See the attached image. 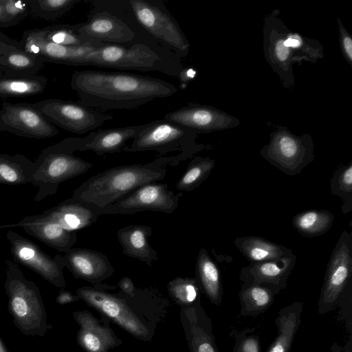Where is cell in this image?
Returning <instances> with one entry per match:
<instances>
[{"instance_id": "obj_1", "label": "cell", "mask_w": 352, "mask_h": 352, "mask_svg": "<svg viewBox=\"0 0 352 352\" xmlns=\"http://www.w3.org/2000/svg\"><path fill=\"white\" fill-rule=\"evenodd\" d=\"M71 87L80 102L102 110L135 109L178 91L173 84L153 76L96 70L75 72Z\"/></svg>"}, {"instance_id": "obj_2", "label": "cell", "mask_w": 352, "mask_h": 352, "mask_svg": "<svg viewBox=\"0 0 352 352\" xmlns=\"http://www.w3.org/2000/svg\"><path fill=\"white\" fill-rule=\"evenodd\" d=\"M168 165H177L175 155L160 157L144 164H127L107 169L82 183L73 191L72 198L102 209L139 186L163 179Z\"/></svg>"}, {"instance_id": "obj_3", "label": "cell", "mask_w": 352, "mask_h": 352, "mask_svg": "<svg viewBox=\"0 0 352 352\" xmlns=\"http://www.w3.org/2000/svg\"><path fill=\"white\" fill-rule=\"evenodd\" d=\"M6 265L4 288L14 326L24 336L44 337L52 326L47 322L39 287L25 277L15 261L7 260Z\"/></svg>"}, {"instance_id": "obj_4", "label": "cell", "mask_w": 352, "mask_h": 352, "mask_svg": "<svg viewBox=\"0 0 352 352\" xmlns=\"http://www.w3.org/2000/svg\"><path fill=\"white\" fill-rule=\"evenodd\" d=\"M81 140L82 138H67L42 151L34 162L31 182L38 188L36 201L55 195L61 183L87 173L93 166L92 163L74 155L80 150Z\"/></svg>"}, {"instance_id": "obj_5", "label": "cell", "mask_w": 352, "mask_h": 352, "mask_svg": "<svg viewBox=\"0 0 352 352\" xmlns=\"http://www.w3.org/2000/svg\"><path fill=\"white\" fill-rule=\"evenodd\" d=\"M88 65L131 69L141 72H160L180 77L184 67L179 58L144 43L131 47L108 44L96 48L88 55Z\"/></svg>"}, {"instance_id": "obj_6", "label": "cell", "mask_w": 352, "mask_h": 352, "mask_svg": "<svg viewBox=\"0 0 352 352\" xmlns=\"http://www.w3.org/2000/svg\"><path fill=\"white\" fill-rule=\"evenodd\" d=\"M198 133L180 124L164 119L146 124L133 139L124 152L155 151L160 155L180 151L175 155L179 164L189 159L206 146L196 142Z\"/></svg>"}, {"instance_id": "obj_7", "label": "cell", "mask_w": 352, "mask_h": 352, "mask_svg": "<svg viewBox=\"0 0 352 352\" xmlns=\"http://www.w3.org/2000/svg\"><path fill=\"white\" fill-rule=\"evenodd\" d=\"M135 20L178 58L188 54L190 43L175 18L159 0H130Z\"/></svg>"}, {"instance_id": "obj_8", "label": "cell", "mask_w": 352, "mask_h": 352, "mask_svg": "<svg viewBox=\"0 0 352 352\" xmlns=\"http://www.w3.org/2000/svg\"><path fill=\"white\" fill-rule=\"evenodd\" d=\"M31 105L54 125L76 134L91 131L113 119L111 114L86 106L79 101L51 98Z\"/></svg>"}, {"instance_id": "obj_9", "label": "cell", "mask_w": 352, "mask_h": 352, "mask_svg": "<svg viewBox=\"0 0 352 352\" xmlns=\"http://www.w3.org/2000/svg\"><path fill=\"white\" fill-rule=\"evenodd\" d=\"M352 276V234L344 230L329 260L320 292L318 310L321 315L331 311L339 302Z\"/></svg>"}, {"instance_id": "obj_10", "label": "cell", "mask_w": 352, "mask_h": 352, "mask_svg": "<svg viewBox=\"0 0 352 352\" xmlns=\"http://www.w3.org/2000/svg\"><path fill=\"white\" fill-rule=\"evenodd\" d=\"M182 192L175 193L166 184H145L101 209L102 214H131L144 211L170 214L177 208Z\"/></svg>"}, {"instance_id": "obj_11", "label": "cell", "mask_w": 352, "mask_h": 352, "mask_svg": "<svg viewBox=\"0 0 352 352\" xmlns=\"http://www.w3.org/2000/svg\"><path fill=\"white\" fill-rule=\"evenodd\" d=\"M261 155L287 175L293 176L314 160V144L309 137H296L286 131H277Z\"/></svg>"}, {"instance_id": "obj_12", "label": "cell", "mask_w": 352, "mask_h": 352, "mask_svg": "<svg viewBox=\"0 0 352 352\" xmlns=\"http://www.w3.org/2000/svg\"><path fill=\"white\" fill-rule=\"evenodd\" d=\"M6 237L16 262L30 268L58 288L66 287L63 275L65 264L63 255L56 254L52 257L36 243L12 230L6 233Z\"/></svg>"}, {"instance_id": "obj_13", "label": "cell", "mask_w": 352, "mask_h": 352, "mask_svg": "<svg viewBox=\"0 0 352 352\" xmlns=\"http://www.w3.org/2000/svg\"><path fill=\"white\" fill-rule=\"evenodd\" d=\"M104 289L85 286L76 290V295L86 304L113 320L132 336L146 340L149 336V331L144 323L122 298L108 293Z\"/></svg>"}, {"instance_id": "obj_14", "label": "cell", "mask_w": 352, "mask_h": 352, "mask_svg": "<svg viewBox=\"0 0 352 352\" xmlns=\"http://www.w3.org/2000/svg\"><path fill=\"white\" fill-rule=\"evenodd\" d=\"M0 131L34 139H45L59 133L57 128L30 103L3 101Z\"/></svg>"}, {"instance_id": "obj_15", "label": "cell", "mask_w": 352, "mask_h": 352, "mask_svg": "<svg viewBox=\"0 0 352 352\" xmlns=\"http://www.w3.org/2000/svg\"><path fill=\"white\" fill-rule=\"evenodd\" d=\"M21 43L25 52L41 56L45 62L70 66H87L89 52L98 47H71L46 41L39 29L24 32Z\"/></svg>"}, {"instance_id": "obj_16", "label": "cell", "mask_w": 352, "mask_h": 352, "mask_svg": "<svg viewBox=\"0 0 352 352\" xmlns=\"http://www.w3.org/2000/svg\"><path fill=\"white\" fill-rule=\"evenodd\" d=\"M65 267L77 278L91 283L93 287L112 288L102 283L114 273V268L103 253L87 248H72L63 255Z\"/></svg>"}, {"instance_id": "obj_17", "label": "cell", "mask_w": 352, "mask_h": 352, "mask_svg": "<svg viewBox=\"0 0 352 352\" xmlns=\"http://www.w3.org/2000/svg\"><path fill=\"white\" fill-rule=\"evenodd\" d=\"M296 263L292 253L281 258L250 263L241 269L239 275L243 284H257L272 289L276 294L284 289Z\"/></svg>"}, {"instance_id": "obj_18", "label": "cell", "mask_w": 352, "mask_h": 352, "mask_svg": "<svg viewBox=\"0 0 352 352\" xmlns=\"http://www.w3.org/2000/svg\"><path fill=\"white\" fill-rule=\"evenodd\" d=\"M80 36L86 40L104 43H127L135 38L134 31L120 18L107 11L95 12L78 23Z\"/></svg>"}, {"instance_id": "obj_19", "label": "cell", "mask_w": 352, "mask_h": 352, "mask_svg": "<svg viewBox=\"0 0 352 352\" xmlns=\"http://www.w3.org/2000/svg\"><path fill=\"white\" fill-rule=\"evenodd\" d=\"M73 317L79 326L76 340L85 352H109L122 344L109 324H104L87 310L76 311Z\"/></svg>"}, {"instance_id": "obj_20", "label": "cell", "mask_w": 352, "mask_h": 352, "mask_svg": "<svg viewBox=\"0 0 352 352\" xmlns=\"http://www.w3.org/2000/svg\"><path fill=\"white\" fill-rule=\"evenodd\" d=\"M21 227L27 233L56 250L66 253L77 241V234L58 223L40 214L28 216L19 222L3 225V228Z\"/></svg>"}, {"instance_id": "obj_21", "label": "cell", "mask_w": 352, "mask_h": 352, "mask_svg": "<svg viewBox=\"0 0 352 352\" xmlns=\"http://www.w3.org/2000/svg\"><path fill=\"white\" fill-rule=\"evenodd\" d=\"M163 119L190 129L198 134L225 128L230 122V118L219 111L196 103H190L168 113Z\"/></svg>"}, {"instance_id": "obj_22", "label": "cell", "mask_w": 352, "mask_h": 352, "mask_svg": "<svg viewBox=\"0 0 352 352\" xmlns=\"http://www.w3.org/2000/svg\"><path fill=\"white\" fill-rule=\"evenodd\" d=\"M39 214L69 231L75 232L91 226L102 212L101 208L92 204L70 197Z\"/></svg>"}, {"instance_id": "obj_23", "label": "cell", "mask_w": 352, "mask_h": 352, "mask_svg": "<svg viewBox=\"0 0 352 352\" xmlns=\"http://www.w3.org/2000/svg\"><path fill=\"white\" fill-rule=\"evenodd\" d=\"M182 320L190 352H219L212 333L211 320L200 302L183 307Z\"/></svg>"}, {"instance_id": "obj_24", "label": "cell", "mask_w": 352, "mask_h": 352, "mask_svg": "<svg viewBox=\"0 0 352 352\" xmlns=\"http://www.w3.org/2000/svg\"><path fill=\"white\" fill-rule=\"evenodd\" d=\"M146 124L108 129H98L82 139L80 151H91L98 155L123 151L126 142L133 139Z\"/></svg>"}, {"instance_id": "obj_25", "label": "cell", "mask_w": 352, "mask_h": 352, "mask_svg": "<svg viewBox=\"0 0 352 352\" xmlns=\"http://www.w3.org/2000/svg\"><path fill=\"white\" fill-rule=\"evenodd\" d=\"M153 228L145 225H129L117 232L122 252L129 257L138 259L149 267L158 260L157 251L148 243Z\"/></svg>"}, {"instance_id": "obj_26", "label": "cell", "mask_w": 352, "mask_h": 352, "mask_svg": "<svg viewBox=\"0 0 352 352\" xmlns=\"http://www.w3.org/2000/svg\"><path fill=\"white\" fill-rule=\"evenodd\" d=\"M303 304L300 301L283 307L275 320L278 335L267 352H289L301 322Z\"/></svg>"}, {"instance_id": "obj_27", "label": "cell", "mask_w": 352, "mask_h": 352, "mask_svg": "<svg viewBox=\"0 0 352 352\" xmlns=\"http://www.w3.org/2000/svg\"><path fill=\"white\" fill-rule=\"evenodd\" d=\"M195 275L201 290L210 301L216 305H221L223 289L220 270L204 248L199 250L197 256Z\"/></svg>"}, {"instance_id": "obj_28", "label": "cell", "mask_w": 352, "mask_h": 352, "mask_svg": "<svg viewBox=\"0 0 352 352\" xmlns=\"http://www.w3.org/2000/svg\"><path fill=\"white\" fill-rule=\"evenodd\" d=\"M45 63L41 56L28 53L23 47L12 49L0 55V74L10 76L37 75Z\"/></svg>"}, {"instance_id": "obj_29", "label": "cell", "mask_w": 352, "mask_h": 352, "mask_svg": "<svg viewBox=\"0 0 352 352\" xmlns=\"http://www.w3.org/2000/svg\"><path fill=\"white\" fill-rule=\"evenodd\" d=\"M234 245L250 263L277 259L293 253L285 246L255 236L237 237Z\"/></svg>"}, {"instance_id": "obj_30", "label": "cell", "mask_w": 352, "mask_h": 352, "mask_svg": "<svg viewBox=\"0 0 352 352\" xmlns=\"http://www.w3.org/2000/svg\"><path fill=\"white\" fill-rule=\"evenodd\" d=\"M276 295L266 286L242 283L239 293L241 315L256 316L263 314L272 305Z\"/></svg>"}, {"instance_id": "obj_31", "label": "cell", "mask_w": 352, "mask_h": 352, "mask_svg": "<svg viewBox=\"0 0 352 352\" xmlns=\"http://www.w3.org/2000/svg\"><path fill=\"white\" fill-rule=\"evenodd\" d=\"M44 76H10L0 74V97H25L42 93L47 85Z\"/></svg>"}, {"instance_id": "obj_32", "label": "cell", "mask_w": 352, "mask_h": 352, "mask_svg": "<svg viewBox=\"0 0 352 352\" xmlns=\"http://www.w3.org/2000/svg\"><path fill=\"white\" fill-rule=\"evenodd\" d=\"M35 162L16 154L0 160V184L20 185L32 182Z\"/></svg>"}, {"instance_id": "obj_33", "label": "cell", "mask_w": 352, "mask_h": 352, "mask_svg": "<svg viewBox=\"0 0 352 352\" xmlns=\"http://www.w3.org/2000/svg\"><path fill=\"white\" fill-rule=\"evenodd\" d=\"M334 218V214L328 210H308L296 214L292 223L302 236L313 237L327 232L331 228Z\"/></svg>"}, {"instance_id": "obj_34", "label": "cell", "mask_w": 352, "mask_h": 352, "mask_svg": "<svg viewBox=\"0 0 352 352\" xmlns=\"http://www.w3.org/2000/svg\"><path fill=\"white\" fill-rule=\"evenodd\" d=\"M42 36L47 41L64 46L101 47L104 43L89 41L82 38L78 32V23L76 25H54L39 29Z\"/></svg>"}, {"instance_id": "obj_35", "label": "cell", "mask_w": 352, "mask_h": 352, "mask_svg": "<svg viewBox=\"0 0 352 352\" xmlns=\"http://www.w3.org/2000/svg\"><path fill=\"white\" fill-rule=\"evenodd\" d=\"M214 164V160L210 157H195L177 181L176 188L181 191L196 189L208 177Z\"/></svg>"}, {"instance_id": "obj_36", "label": "cell", "mask_w": 352, "mask_h": 352, "mask_svg": "<svg viewBox=\"0 0 352 352\" xmlns=\"http://www.w3.org/2000/svg\"><path fill=\"white\" fill-rule=\"evenodd\" d=\"M167 290L173 300L184 307L200 302L201 290L196 278L176 277L168 283Z\"/></svg>"}, {"instance_id": "obj_37", "label": "cell", "mask_w": 352, "mask_h": 352, "mask_svg": "<svg viewBox=\"0 0 352 352\" xmlns=\"http://www.w3.org/2000/svg\"><path fill=\"white\" fill-rule=\"evenodd\" d=\"M331 194L338 196L343 201L342 212L346 214L352 210V162L346 166L336 168L330 180Z\"/></svg>"}, {"instance_id": "obj_38", "label": "cell", "mask_w": 352, "mask_h": 352, "mask_svg": "<svg viewBox=\"0 0 352 352\" xmlns=\"http://www.w3.org/2000/svg\"><path fill=\"white\" fill-rule=\"evenodd\" d=\"M80 0L28 1L31 14L38 18L54 20L68 12Z\"/></svg>"}, {"instance_id": "obj_39", "label": "cell", "mask_w": 352, "mask_h": 352, "mask_svg": "<svg viewBox=\"0 0 352 352\" xmlns=\"http://www.w3.org/2000/svg\"><path fill=\"white\" fill-rule=\"evenodd\" d=\"M28 11V1L4 0L0 28H9L16 25L26 16Z\"/></svg>"}, {"instance_id": "obj_40", "label": "cell", "mask_w": 352, "mask_h": 352, "mask_svg": "<svg viewBox=\"0 0 352 352\" xmlns=\"http://www.w3.org/2000/svg\"><path fill=\"white\" fill-rule=\"evenodd\" d=\"M233 352H261L258 336L253 329H245L234 336Z\"/></svg>"}, {"instance_id": "obj_41", "label": "cell", "mask_w": 352, "mask_h": 352, "mask_svg": "<svg viewBox=\"0 0 352 352\" xmlns=\"http://www.w3.org/2000/svg\"><path fill=\"white\" fill-rule=\"evenodd\" d=\"M19 47H23L21 41L13 40L4 33L0 32V55L10 50Z\"/></svg>"}, {"instance_id": "obj_42", "label": "cell", "mask_w": 352, "mask_h": 352, "mask_svg": "<svg viewBox=\"0 0 352 352\" xmlns=\"http://www.w3.org/2000/svg\"><path fill=\"white\" fill-rule=\"evenodd\" d=\"M120 292L131 298L135 297L136 289L132 280L128 276H123L118 283Z\"/></svg>"}, {"instance_id": "obj_43", "label": "cell", "mask_w": 352, "mask_h": 352, "mask_svg": "<svg viewBox=\"0 0 352 352\" xmlns=\"http://www.w3.org/2000/svg\"><path fill=\"white\" fill-rule=\"evenodd\" d=\"M341 45L349 61L352 60V40L350 36L342 29L340 31Z\"/></svg>"}, {"instance_id": "obj_44", "label": "cell", "mask_w": 352, "mask_h": 352, "mask_svg": "<svg viewBox=\"0 0 352 352\" xmlns=\"http://www.w3.org/2000/svg\"><path fill=\"white\" fill-rule=\"evenodd\" d=\"M80 300V298L72 292L61 289L56 296V301L59 305H66Z\"/></svg>"}, {"instance_id": "obj_45", "label": "cell", "mask_w": 352, "mask_h": 352, "mask_svg": "<svg viewBox=\"0 0 352 352\" xmlns=\"http://www.w3.org/2000/svg\"><path fill=\"white\" fill-rule=\"evenodd\" d=\"M0 352H9L3 342V340L0 338Z\"/></svg>"}, {"instance_id": "obj_46", "label": "cell", "mask_w": 352, "mask_h": 352, "mask_svg": "<svg viewBox=\"0 0 352 352\" xmlns=\"http://www.w3.org/2000/svg\"><path fill=\"white\" fill-rule=\"evenodd\" d=\"M4 0H0V20L1 19L2 13H3V5Z\"/></svg>"}, {"instance_id": "obj_47", "label": "cell", "mask_w": 352, "mask_h": 352, "mask_svg": "<svg viewBox=\"0 0 352 352\" xmlns=\"http://www.w3.org/2000/svg\"><path fill=\"white\" fill-rule=\"evenodd\" d=\"M6 156H7V155L0 153V160L5 158Z\"/></svg>"}]
</instances>
